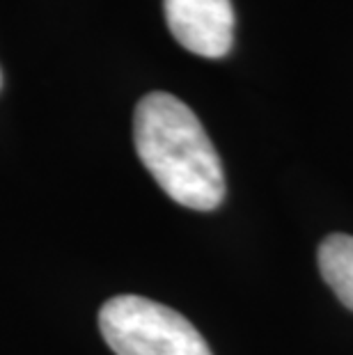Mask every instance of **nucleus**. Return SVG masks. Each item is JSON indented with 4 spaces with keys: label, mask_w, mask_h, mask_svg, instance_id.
<instances>
[{
    "label": "nucleus",
    "mask_w": 353,
    "mask_h": 355,
    "mask_svg": "<svg viewBox=\"0 0 353 355\" xmlns=\"http://www.w3.org/2000/svg\"><path fill=\"white\" fill-rule=\"evenodd\" d=\"M0 85H3V76H0Z\"/></svg>",
    "instance_id": "39448f33"
},
{
    "label": "nucleus",
    "mask_w": 353,
    "mask_h": 355,
    "mask_svg": "<svg viewBox=\"0 0 353 355\" xmlns=\"http://www.w3.org/2000/svg\"><path fill=\"white\" fill-rule=\"evenodd\" d=\"M99 328L117 355H214L186 316L142 296L110 298Z\"/></svg>",
    "instance_id": "f03ea898"
},
{
    "label": "nucleus",
    "mask_w": 353,
    "mask_h": 355,
    "mask_svg": "<svg viewBox=\"0 0 353 355\" xmlns=\"http://www.w3.org/2000/svg\"><path fill=\"white\" fill-rule=\"evenodd\" d=\"M172 37L200 58H225L234 44L232 0H163Z\"/></svg>",
    "instance_id": "7ed1b4c3"
},
{
    "label": "nucleus",
    "mask_w": 353,
    "mask_h": 355,
    "mask_svg": "<svg viewBox=\"0 0 353 355\" xmlns=\"http://www.w3.org/2000/svg\"><path fill=\"white\" fill-rule=\"evenodd\" d=\"M317 259L324 282L342 300V305L353 312V236L330 234L319 245Z\"/></svg>",
    "instance_id": "20e7f679"
},
{
    "label": "nucleus",
    "mask_w": 353,
    "mask_h": 355,
    "mask_svg": "<svg viewBox=\"0 0 353 355\" xmlns=\"http://www.w3.org/2000/svg\"><path fill=\"white\" fill-rule=\"evenodd\" d=\"M133 142L170 200L195 211L223 204V163L198 115L182 99L168 92L142 96L133 115Z\"/></svg>",
    "instance_id": "f257e3e1"
}]
</instances>
